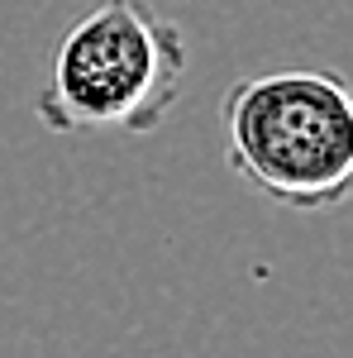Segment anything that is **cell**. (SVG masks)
I'll return each instance as SVG.
<instances>
[{"mask_svg": "<svg viewBox=\"0 0 353 358\" xmlns=\"http://www.w3.org/2000/svg\"><path fill=\"white\" fill-rule=\"evenodd\" d=\"M187 34L153 0H96L53 48L38 124L53 134H153L187 77Z\"/></svg>", "mask_w": 353, "mask_h": 358, "instance_id": "6da1fadb", "label": "cell"}, {"mask_svg": "<svg viewBox=\"0 0 353 358\" xmlns=\"http://www.w3.org/2000/svg\"><path fill=\"white\" fill-rule=\"evenodd\" d=\"M234 177L287 210H334L353 192V96L334 72L277 67L224 91Z\"/></svg>", "mask_w": 353, "mask_h": 358, "instance_id": "7a4b0ae2", "label": "cell"}]
</instances>
